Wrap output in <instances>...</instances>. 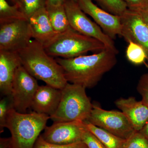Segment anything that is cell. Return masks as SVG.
Segmentation results:
<instances>
[{
    "label": "cell",
    "mask_w": 148,
    "mask_h": 148,
    "mask_svg": "<svg viewBox=\"0 0 148 148\" xmlns=\"http://www.w3.org/2000/svg\"><path fill=\"white\" fill-rule=\"evenodd\" d=\"M82 142L88 148H106L101 141L86 127L83 132Z\"/></svg>",
    "instance_id": "cell-26"
},
{
    "label": "cell",
    "mask_w": 148,
    "mask_h": 148,
    "mask_svg": "<svg viewBox=\"0 0 148 148\" xmlns=\"http://www.w3.org/2000/svg\"><path fill=\"white\" fill-rule=\"evenodd\" d=\"M46 8L51 23L56 33L65 32L71 27L64 4L56 6L46 5Z\"/></svg>",
    "instance_id": "cell-18"
},
{
    "label": "cell",
    "mask_w": 148,
    "mask_h": 148,
    "mask_svg": "<svg viewBox=\"0 0 148 148\" xmlns=\"http://www.w3.org/2000/svg\"><path fill=\"white\" fill-rule=\"evenodd\" d=\"M132 10L135 11L140 14L148 27V5Z\"/></svg>",
    "instance_id": "cell-29"
},
{
    "label": "cell",
    "mask_w": 148,
    "mask_h": 148,
    "mask_svg": "<svg viewBox=\"0 0 148 148\" xmlns=\"http://www.w3.org/2000/svg\"><path fill=\"white\" fill-rule=\"evenodd\" d=\"M33 38L28 19L0 24V50L18 52Z\"/></svg>",
    "instance_id": "cell-9"
},
{
    "label": "cell",
    "mask_w": 148,
    "mask_h": 148,
    "mask_svg": "<svg viewBox=\"0 0 148 148\" xmlns=\"http://www.w3.org/2000/svg\"><path fill=\"white\" fill-rule=\"evenodd\" d=\"M11 1L14 4L18 6V0H11Z\"/></svg>",
    "instance_id": "cell-33"
},
{
    "label": "cell",
    "mask_w": 148,
    "mask_h": 148,
    "mask_svg": "<svg viewBox=\"0 0 148 148\" xmlns=\"http://www.w3.org/2000/svg\"><path fill=\"white\" fill-rule=\"evenodd\" d=\"M137 89L142 96V101L148 107V73L144 74L141 77Z\"/></svg>",
    "instance_id": "cell-27"
},
{
    "label": "cell",
    "mask_w": 148,
    "mask_h": 148,
    "mask_svg": "<svg viewBox=\"0 0 148 148\" xmlns=\"http://www.w3.org/2000/svg\"><path fill=\"white\" fill-rule=\"evenodd\" d=\"M61 89L50 86H39L33 98L31 108L38 113L52 115L61 101Z\"/></svg>",
    "instance_id": "cell-13"
},
{
    "label": "cell",
    "mask_w": 148,
    "mask_h": 148,
    "mask_svg": "<svg viewBox=\"0 0 148 148\" xmlns=\"http://www.w3.org/2000/svg\"><path fill=\"white\" fill-rule=\"evenodd\" d=\"M28 19L16 5H11L6 0H0V24Z\"/></svg>",
    "instance_id": "cell-19"
},
{
    "label": "cell",
    "mask_w": 148,
    "mask_h": 148,
    "mask_svg": "<svg viewBox=\"0 0 148 148\" xmlns=\"http://www.w3.org/2000/svg\"><path fill=\"white\" fill-rule=\"evenodd\" d=\"M14 108L11 96H5L0 101V132H4L5 128L7 118L10 109Z\"/></svg>",
    "instance_id": "cell-23"
},
{
    "label": "cell",
    "mask_w": 148,
    "mask_h": 148,
    "mask_svg": "<svg viewBox=\"0 0 148 148\" xmlns=\"http://www.w3.org/2000/svg\"><path fill=\"white\" fill-rule=\"evenodd\" d=\"M139 132H141L148 140V121Z\"/></svg>",
    "instance_id": "cell-32"
},
{
    "label": "cell",
    "mask_w": 148,
    "mask_h": 148,
    "mask_svg": "<svg viewBox=\"0 0 148 148\" xmlns=\"http://www.w3.org/2000/svg\"><path fill=\"white\" fill-rule=\"evenodd\" d=\"M126 3L128 8L134 10L148 5V0H123Z\"/></svg>",
    "instance_id": "cell-28"
},
{
    "label": "cell",
    "mask_w": 148,
    "mask_h": 148,
    "mask_svg": "<svg viewBox=\"0 0 148 148\" xmlns=\"http://www.w3.org/2000/svg\"><path fill=\"white\" fill-rule=\"evenodd\" d=\"M43 46L49 55L64 58H75L89 51L98 52L106 49L100 41L82 34L71 27L57 34Z\"/></svg>",
    "instance_id": "cell-4"
},
{
    "label": "cell",
    "mask_w": 148,
    "mask_h": 148,
    "mask_svg": "<svg viewBox=\"0 0 148 148\" xmlns=\"http://www.w3.org/2000/svg\"><path fill=\"white\" fill-rule=\"evenodd\" d=\"M34 148H88L82 142L68 145H59L51 144L46 142L40 135L35 143Z\"/></svg>",
    "instance_id": "cell-25"
},
{
    "label": "cell",
    "mask_w": 148,
    "mask_h": 148,
    "mask_svg": "<svg viewBox=\"0 0 148 148\" xmlns=\"http://www.w3.org/2000/svg\"><path fill=\"white\" fill-rule=\"evenodd\" d=\"M18 7L27 18L37 11L46 7L47 0H18Z\"/></svg>",
    "instance_id": "cell-22"
},
{
    "label": "cell",
    "mask_w": 148,
    "mask_h": 148,
    "mask_svg": "<svg viewBox=\"0 0 148 148\" xmlns=\"http://www.w3.org/2000/svg\"><path fill=\"white\" fill-rule=\"evenodd\" d=\"M39 86L37 79L22 65L18 67L14 77L11 93L14 109L18 112L26 113L27 109L31 108Z\"/></svg>",
    "instance_id": "cell-8"
},
{
    "label": "cell",
    "mask_w": 148,
    "mask_h": 148,
    "mask_svg": "<svg viewBox=\"0 0 148 148\" xmlns=\"http://www.w3.org/2000/svg\"><path fill=\"white\" fill-rule=\"evenodd\" d=\"M127 43L128 45L126 50V56L127 60L136 65L145 63L147 59V56L143 48L132 41Z\"/></svg>",
    "instance_id": "cell-20"
},
{
    "label": "cell",
    "mask_w": 148,
    "mask_h": 148,
    "mask_svg": "<svg viewBox=\"0 0 148 148\" xmlns=\"http://www.w3.org/2000/svg\"><path fill=\"white\" fill-rule=\"evenodd\" d=\"M103 9L111 14L121 16L128 9L123 0H95Z\"/></svg>",
    "instance_id": "cell-21"
},
{
    "label": "cell",
    "mask_w": 148,
    "mask_h": 148,
    "mask_svg": "<svg viewBox=\"0 0 148 148\" xmlns=\"http://www.w3.org/2000/svg\"><path fill=\"white\" fill-rule=\"evenodd\" d=\"M28 20L33 38L43 45L57 34L52 27L46 7L37 11Z\"/></svg>",
    "instance_id": "cell-16"
},
{
    "label": "cell",
    "mask_w": 148,
    "mask_h": 148,
    "mask_svg": "<svg viewBox=\"0 0 148 148\" xmlns=\"http://www.w3.org/2000/svg\"><path fill=\"white\" fill-rule=\"evenodd\" d=\"M72 1H73L77 3V2L78 0H72Z\"/></svg>",
    "instance_id": "cell-34"
},
{
    "label": "cell",
    "mask_w": 148,
    "mask_h": 148,
    "mask_svg": "<svg viewBox=\"0 0 148 148\" xmlns=\"http://www.w3.org/2000/svg\"><path fill=\"white\" fill-rule=\"evenodd\" d=\"M80 8L86 14L92 17L103 32L112 40L121 36L122 24L121 16L114 15L100 8L92 0H78Z\"/></svg>",
    "instance_id": "cell-12"
},
{
    "label": "cell",
    "mask_w": 148,
    "mask_h": 148,
    "mask_svg": "<svg viewBox=\"0 0 148 148\" xmlns=\"http://www.w3.org/2000/svg\"><path fill=\"white\" fill-rule=\"evenodd\" d=\"M12 141L11 138H0V148H12Z\"/></svg>",
    "instance_id": "cell-30"
},
{
    "label": "cell",
    "mask_w": 148,
    "mask_h": 148,
    "mask_svg": "<svg viewBox=\"0 0 148 148\" xmlns=\"http://www.w3.org/2000/svg\"><path fill=\"white\" fill-rule=\"evenodd\" d=\"M123 148H148V140L141 132L135 131L125 140Z\"/></svg>",
    "instance_id": "cell-24"
},
{
    "label": "cell",
    "mask_w": 148,
    "mask_h": 148,
    "mask_svg": "<svg viewBox=\"0 0 148 148\" xmlns=\"http://www.w3.org/2000/svg\"><path fill=\"white\" fill-rule=\"evenodd\" d=\"M86 121L125 140L136 131L122 112L107 110L98 105H93Z\"/></svg>",
    "instance_id": "cell-7"
},
{
    "label": "cell",
    "mask_w": 148,
    "mask_h": 148,
    "mask_svg": "<svg viewBox=\"0 0 148 148\" xmlns=\"http://www.w3.org/2000/svg\"><path fill=\"white\" fill-rule=\"evenodd\" d=\"M115 104L136 131H140L147 122L148 107L143 101H137L133 97L121 98L117 99Z\"/></svg>",
    "instance_id": "cell-14"
},
{
    "label": "cell",
    "mask_w": 148,
    "mask_h": 148,
    "mask_svg": "<svg viewBox=\"0 0 148 148\" xmlns=\"http://www.w3.org/2000/svg\"><path fill=\"white\" fill-rule=\"evenodd\" d=\"M121 16V36L128 42L132 41L143 48L147 54L148 66V27L140 14L127 9Z\"/></svg>",
    "instance_id": "cell-11"
},
{
    "label": "cell",
    "mask_w": 148,
    "mask_h": 148,
    "mask_svg": "<svg viewBox=\"0 0 148 148\" xmlns=\"http://www.w3.org/2000/svg\"><path fill=\"white\" fill-rule=\"evenodd\" d=\"M65 0H47V4L51 5H64Z\"/></svg>",
    "instance_id": "cell-31"
},
{
    "label": "cell",
    "mask_w": 148,
    "mask_h": 148,
    "mask_svg": "<svg viewBox=\"0 0 148 148\" xmlns=\"http://www.w3.org/2000/svg\"><path fill=\"white\" fill-rule=\"evenodd\" d=\"M84 123L86 129L95 135L106 148H123L126 140L117 137L86 121H84Z\"/></svg>",
    "instance_id": "cell-17"
},
{
    "label": "cell",
    "mask_w": 148,
    "mask_h": 148,
    "mask_svg": "<svg viewBox=\"0 0 148 148\" xmlns=\"http://www.w3.org/2000/svg\"><path fill=\"white\" fill-rule=\"evenodd\" d=\"M85 88L68 82L61 90L59 106L50 116L53 122L87 121L93 104L88 97Z\"/></svg>",
    "instance_id": "cell-5"
},
{
    "label": "cell",
    "mask_w": 148,
    "mask_h": 148,
    "mask_svg": "<svg viewBox=\"0 0 148 148\" xmlns=\"http://www.w3.org/2000/svg\"><path fill=\"white\" fill-rule=\"evenodd\" d=\"M18 53L22 66L36 79L60 89L68 82L61 65L47 53L40 43L32 40Z\"/></svg>",
    "instance_id": "cell-2"
},
{
    "label": "cell",
    "mask_w": 148,
    "mask_h": 148,
    "mask_svg": "<svg viewBox=\"0 0 148 148\" xmlns=\"http://www.w3.org/2000/svg\"><path fill=\"white\" fill-rule=\"evenodd\" d=\"M49 119V116L34 111L23 113L14 108L10 109L5 128L9 130L11 135L12 148H34Z\"/></svg>",
    "instance_id": "cell-3"
},
{
    "label": "cell",
    "mask_w": 148,
    "mask_h": 148,
    "mask_svg": "<svg viewBox=\"0 0 148 148\" xmlns=\"http://www.w3.org/2000/svg\"><path fill=\"white\" fill-rule=\"evenodd\" d=\"M21 65L18 52L0 50V91L2 95H11L15 72Z\"/></svg>",
    "instance_id": "cell-15"
},
{
    "label": "cell",
    "mask_w": 148,
    "mask_h": 148,
    "mask_svg": "<svg viewBox=\"0 0 148 148\" xmlns=\"http://www.w3.org/2000/svg\"><path fill=\"white\" fill-rule=\"evenodd\" d=\"M86 128L84 121H75L53 122L46 126L42 137L51 144L68 145L82 142V135Z\"/></svg>",
    "instance_id": "cell-10"
},
{
    "label": "cell",
    "mask_w": 148,
    "mask_h": 148,
    "mask_svg": "<svg viewBox=\"0 0 148 148\" xmlns=\"http://www.w3.org/2000/svg\"><path fill=\"white\" fill-rule=\"evenodd\" d=\"M64 6L69 24L72 29L82 34L98 40L103 44L106 49L116 54L118 53L114 40L86 16L77 3L72 0H65Z\"/></svg>",
    "instance_id": "cell-6"
},
{
    "label": "cell",
    "mask_w": 148,
    "mask_h": 148,
    "mask_svg": "<svg viewBox=\"0 0 148 148\" xmlns=\"http://www.w3.org/2000/svg\"><path fill=\"white\" fill-rule=\"evenodd\" d=\"M116 55L106 49L91 55L56 60L62 67L68 82L90 88L98 84L103 75L114 67Z\"/></svg>",
    "instance_id": "cell-1"
}]
</instances>
